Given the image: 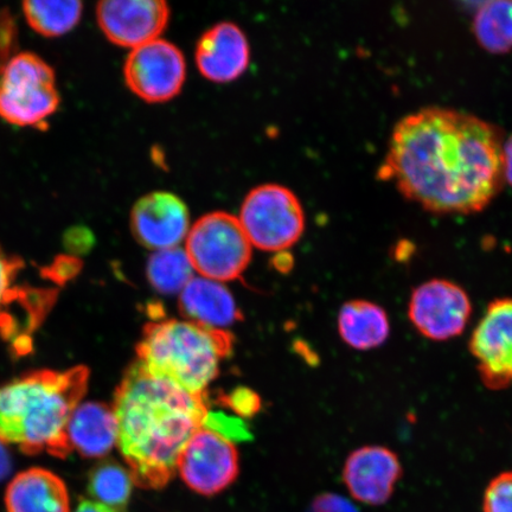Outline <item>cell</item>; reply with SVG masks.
Instances as JSON below:
<instances>
[{
    "instance_id": "4fadbf2b",
    "label": "cell",
    "mask_w": 512,
    "mask_h": 512,
    "mask_svg": "<svg viewBox=\"0 0 512 512\" xmlns=\"http://www.w3.org/2000/svg\"><path fill=\"white\" fill-rule=\"evenodd\" d=\"M190 228L188 206L172 192H150L133 206V236L153 252L179 247L187 239Z\"/></svg>"
},
{
    "instance_id": "9c48e42d",
    "label": "cell",
    "mask_w": 512,
    "mask_h": 512,
    "mask_svg": "<svg viewBox=\"0 0 512 512\" xmlns=\"http://www.w3.org/2000/svg\"><path fill=\"white\" fill-rule=\"evenodd\" d=\"M124 76L127 87L138 98L160 104L181 93L187 78V62L174 43L158 38L131 50Z\"/></svg>"
},
{
    "instance_id": "3957f363",
    "label": "cell",
    "mask_w": 512,
    "mask_h": 512,
    "mask_svg": "<svg viewBox=\"0 0 512 512\" xmlns=\"http://www.w3.org/2000/svg\"><path fill=\"white\" fill-rule=\"evenodd\" d=\"M89 370H38L0 387V441L25 454L73 452L67 427L87 393Z\"/></svg>"
},
{
    "instance_id": "d6986e66",
    "label": "cell",
    "mask_w": 512,
    "mask_h": 512,
    "mask_svg": "<svg viewBox=\"0 0 512 512\" xmlns=\"http://www.w3.org/2000/svg\"><path fill=\"white\" fill-rule=\"evenodd\" d=\"M5 502L8 512H69L66 484L44 469L19 473L6 490Z\"/></svg>"
},
{
    "instance_id": "d4e9b609",
    "label": "cell",
    "mask_w": 512,
    "mask_h": 512,
    "mask_svg": "<svg viewBox=\"0 0 512 512\" xmlns=\"http://www.w3.org/2000/svg\"><path fill=\"white\" fill-rule=\"evenodd\" d=\"M483 512H512V471L499 473L486 486Z\"/></svg>"
},
{
    "instance_id": "9a60e30c",
    "label": "cell",
    "mask_w": 512,
    "mask_h": 512,
    "mask_svg": "<svg viewBox=\"0 0 512 512\" xmlns=\"http://www.w3.org/2000/svg\"><path fill=\"white\" fill-rule=\"evenodd\" d=\"M251 48L245 32L232 22L208 29L197 42L195 61L204 78L215 83L232 82L246 72Z\"/></svg>"
},
{
    "instance_id": "7402d4cb",
    "label": "cell",
    "mask_w": 512,
    "mask_h": 512,
    "mask_svg": "<svg viewBox=\"0 0 512 512\" xmlns=\"http://www.w3.org/2000/svg\"><path fill=\"white\" fill-rule=\"evenodd\" d=\"M83 5L78 0H30L23 3V14L37 34L60 37L79 24Z\"/></svg>"
},
{
    "instance_id": "5bb4252c",
    "label": "cell",
    "mask_w": 512,
    "mask_h": 512,
    "mask_svg": "<svg viewBox=\"0 0 512 512\" xmlns=\"http://www.w3.org/2000/svg\"><path fill=\"white\" fill-rule=\"evenodd\" d=\"M403 476L398 454L384 446H364L345 462L343 480L356 501L373 507L386 504Z\"/></svg>"
},
{
    "instance_id": "f546056e",
    "label": "cell",
    "mask_w": 512,
    "mask_h": 512,
    "mask_svg": "<svg viewBox=\"0 0 512 512\" xmlns=\"http://www.w3.org/2000/svg\"><path fill=\"white\" fill-rule=\"evenodd\" d=\"M12 467L11 457L4 443L0 441V480L8 477Z\"/></svg>"
},
{
    "instance_id": "7c38bea8",
    "label": "cell",
    "mask_w": 512,
    "mask_h": 512,
    "mask_svg": "<svg viewBox=\"0 0 512 512\" xmlns=\"http://www.w3.org/2000/svg\"><path fill=\"white\" fill-rule=\"evenodd\" d=\"M96 18L108 41L133 50L160 38L170 8L163 0H105L96 6Z\"/></svg>"
},
{
    "instance_id": "ffe728a7",
    "label": "cell",
    "mask_w": 512,
    "mask_h": 512,
    "mask_svg": "<svg viewBox=\"0 0 512 512\" xmlns=\"http://www.w3.org/2000/svg\"><path fill=\"white\" fill-rule=\"evenodd\" d=\"M343 342L358 351L380 348L390 336V320L382 306L369 300L345 303L338 316Z\"/></svg>"
},
{
    "instance_id": "4316f807",
    "label": "cell",
    "mask_w": 512,
    "mask_h": 512,
    "mask_svg": "<svg viewBox=\"0 0 512 512\" xmlns=\"http://www.w3.org/2000/svg\"><path fill=\"white\" fill-rule=\"evenodd\" d=\"M220 402L224 407L233 409L242 418H252L261 407L258 394L248 388L235 389L233 393L222 396Z\"/></svg>"
},
{
    "instance_id": "e0dca14e",
    "label": "cell",
    "mask_w": 512,
    "mask_h": 512,
    "mask_svg": "<svg viewBox=\"0 0 512 512\" xmlns=\"http://www.w3.org/2000/svg\"><path fill=\"white\" fill-rule=\"evenodd\" d=\"M67 434L73 450L82 457H105L118 444L117 418L106 403H82L69 420Z\"/></svg>"
},
{
    "instance_id": "ba28073f",
    "label": "cell",
    "mask_w": 512,
    "mask_h": 512,
    "mask_svg": "<svg viewBox=\"0 0 512 512\" xmlns=\"http://www.w3.org/2000/svg\"><path fill=\"white\" fill-rule=\"evenodd\" d=\"M472 312L469 293L448 279L425 281L414 288L408 300L409 322L432 342H448L462 335Z\"/></svg>"
},
{
    "instance_id": "f1b7e54d",
    "label": "cell",
    "mask_w": 512,
    "mask_h": 512,
    "mask_svg": "<svg viewBox=\"0 0 512 512\" xmlns=\"http://www.w3.org/2000/svg\"><path fill=\"white\" fill-rule=\"evenodd\" d=\"M503 175L504 182L512 187V134L504 140L503 145Z\"/></svg>"
},
{
    "instance_id": "8992f818",
    "label": "cell",
    "mask_w": 512,
    "mask_h": 512,
    "mask_svg": "<svg viewBox=\"0 0 512 512\" xmlns=\"http://www.w3.org/2000/svg\"><path fill=\"white\" fill-rule=\"evenodd\" d=\"M252 248L238 217L213 211L191 224L184 249L195 272L222 283L241 277L252 260Z\"/></svg>"
},
{
    "instance_id": "5b68a950",
    "label": "cell",
    "mask_w": 512,
    "mask_h": 512,
    "mask_svg": "<svg viewBox=\"0 0 512 512\" xmlns=\"http://www.w3.org/2000/svg\"><path fill=\"white\" fill-rule=\"evenodd\" d=\"M54 69L32 53L11 56L0 68V118L18 127H40L59 110Z\"/></svg>"
},
{
    "instance_id": "603a6c76",
    "label": "cell",
    "mask_w": 512,
    "mask_h": 512,
    "mask_svg": "<svg viewBox=\"0 0 512 512\" xmlns=\"http://www.w3.org/2000/svg\"><path fill=\"white\" fill-rule=\"evenodd\" d=\"M194 272L187 252L181 247L153 252L147 261V279L162 294L181 293L195 278Z\"/></svg>"
},
{
    "instance_id": "44dd1931",
    "label": "cell",
    "mask_w": 512,
    "mask_h": 512,
    "mask_svg": "<svg viewBox=\"0 0 512 512\" xmlns=\"http://www.w3.org/2000/svg\"><path fill=\"white\" fill-rule=\"evenodd\" d=\"M476 41L491 54L512 50V0H490L479 5L472 23Z\"/></svg>"
},
{
    "instance_id": "277c9868",
    "label": "cell",
    "mask_w": 512,
    "mask_h": 512,
    "mask_svg": "<svg viewBox=\"0 0 512 512\" xmlns=\"http://www.w3.org/2000/svg\"><path fill=\"white\" fill-rule=\"evenodd\" d=\"M233 347L234 337L226 330L190 320L163 319L145 325L137 355L153 376L190 394L206 395Z\"/></svg>"
},
{
    "instance_id": "6da1fadb",
    "label": "cell",
    "mask_w": 512,
    "mask_h": 512,
    "mask_svg": "<svg viewBox=\"0 0 512 512\" xmlns=\"http://www.w3.org/2000/svg\"><path fill=\"white\" fill-rule=\"evenodd\" d=\"M501 128L454 108L431 106L395 125L382 181L434 214H476L504 182Z\"/></svg>"
},
{
    "instance_id": "484cf974",
    "label": "cell",
    "mask_w": 512,
    "mask_h": 512,
    "mask_svg": "<svg viewBox=\"0 0 512 512\" xmlns=\"http://www.w3.org/2000/svg\"><path fill=\"white\" fill-rule=\"evenodd\" d=\"M23 266L21 259L6 254L0 247V306L15 296L14 283Z\"/></svg>"
},
{
    "instance_id": "4dcf8cb0",
    "label": "cell",
    "mask_w": 512,
    "mask_h": 512,
    "mask_svg": "<svg viewBox=\"0 0 512 512\" xmlns=\"http://www.w3.org/2000/svg\"><path fill=\"white\" fill-rule=\"evenodd\" d=\"M75 512H117L106 505L95 501H89V499H82L78 509Z\"/></svg>"
},
{
    "instance_id": "52a82bcc",
    "label": "cell",
    "mask_w": 512,
    "mask_h": 512,
    "mask_svg": "<svg viewBox=\"0 0 512 512\" xmlns=\"http://www.w3.org/2000/svg\"><path fill=\"white\" fill-rule=\"evenodd\" d=\"M238 219L252 246L265 252L287 251L305 230L302 203L280 184H262L249 191Z\"/></svg>"
},
{
    "instance_id": "30bf717a",
    "label": "cell",
    "mask_w": 512,
    "mask_h": 512,
    "mask_svg": "<svg viewBox=\"0 0 512 512\" xmlns=\"http://www.w3.org/2000/svg\"><path fill=\"white\" fill-rule=\"evenodd\" d=\"M239 452L233 441L202 427L178 458L177 472L185 485L201 496H215L239 476Z\"/></svg>"
},
{
    "instance_id": "8fae6325",
    "label": "cell",
    "mask_w": 512,
    "mask_h": 512,
    "mask_svg": "<svg viewBox=\"0 0 512 512\" xmlns=\"http://www.w3.org/2000/svg\"><path fill=\"white\" fill-rule=\"evenodd\" d=\"M480 380L490 390L512 387V298L486 307L469 339Z\"/></svg>"
},
{
    "instance_id": "cb8c5ba5",
    "label": "cell",
    "mask_w": 512,
    "mask_h": 512,
    "mask_svg": "<svg viewBox=\"0 0 512 512\" xmlns=\"http://www.w3.org/2000/svg\"><path fill=\"white\" fill-rule=\"evenodd\" d=\"M133 478L130 470L113 460L93 467L88 477V492L95 502L117 512H125L132 495Z\"/></svg>"
},
{
    "instance_id": "ac0fdd59",
    "label": "cell",
    "mask_w": 512,
    "mask_h": 512,
    "mask_svg": "<svg viewBox=\"0 0 512 512\" xmlns=\"http://www.w3.org/2000/svg\"><path fill=\"white\" fill-rule=\"evenodd\" d=\"M55 291L17 287L15 296L0 307V334L19 355L30 349V335L54 304Z\"/></svg>"
},
{
    "instance_id": "7a4b0ae2",
    "label": "cell",
    "mask_w": 512,
    "mask_h": 512,
    "mask_svg": "<svg viewBox=\"0 0 512 512\" xmlns=\"http://www.w3.org/2000/svg\"><path fill=\"white\" fill-rule=\"evenodd\" d=\"M113 411L120 452L134 484L147 490L174 479L179 456L209 413L206 395L153 376L138 360L115 390Z\"/></svg>"
},
{
    "instance_id": "2e32d148",
    "label": "cell",
    "mask_w": 512,
    "mask_h": 512,
    "mask_svg": "<svg viewBox=\"0 0 512 512\" xmlns=\"http://www.w3.org/2000/svg\"><path fill=\"white\" fill-rule=\"evenodd\" d=\"M179 311L190 322L222 329L243 320L232 292L219 281L194 278L179 297Z\"/></svg>"
},
{
    "instance_id": "83f0119b",
    "label": "cell",
    "mask_w": 512,
    "mask_h": 512,
    "mask_svg": "<svg viewBox=\"0 0 512 512\" xmlns=\"http://www.w3.org/2000/svg\"><path fill=\"white\" fill-rule=\"evenodd\" d=\"M307 512H358L348 499L336 494H324L313 501Z\"/></svg>"
}]
</instances>
